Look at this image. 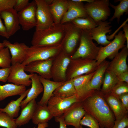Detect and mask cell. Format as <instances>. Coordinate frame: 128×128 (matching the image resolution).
I'll return each instance as SVG.
<instances>
[{
  "instance_id": "ee69618b",
  "label": "cell",
  "mask_w": 128,
  "mask_h": 128,
  "mask_svg": "<svg viewBox=\"0 0 128 128\" xmlns=\"http://www.w3.org/2000/svg\"><path fill=\"white\" fill-rule=\"evenodd\" d=\"M0 36L7 39L10 37L6 31L5 25L3 24L1 19L0 14Z\"/></svg>"
},
{
  "instance_id": "277c9868",
  "label": "cell",
  "mask_w": 128,
  "mask_h": 128,
  "mask_svg": "<svg viewBox=\"0 0 128 128\" xmlns=\"http://www.w3.org/2000/svg\"><path fill=\"white\" fill-rule=\"evenodd\" d=\"M62 47L61 43L52 46L32 45L28 48L26 58L22 64L26 66L34 61L55 58L62 51Z\"/></svg>"
},
{
  "instance_id": "ffe728a7",
  "label": "cell",
  "mask_w": 128,
  "mask_h": 128,
  "mask_svg": "<svg viewBox=\"0 0 128 128\" xmlns=\"http://www.w3.org/2000/svg\"><path fill=\"white\" fill-rule=\"evenodd\" d=\"M0 15L4 20L6 31L10 37L20 29L18 12L13 8L1 12Z\"/></svg>"
},
{
  "instance_id": "4316f807",
  "label": "cell",
  "mask_w": 128,
  "mask_h": 128,
  "mask_svg": "<svg viewBox=\"0 0 128 128\" xmlns=\"http://www.w3.org/2000/svg\"><path fill=\"white\" fill-rule=\"evenodd\" d=\"M53 117L47 105L37 104L32 120L33 124L38 125L47 123Z\"/></svg>"
},
{
  "instance_id": "e0dca14e",
  "label": "cell",
  "mask_w": 128,
  "mask_h": 128,
  "mask_svg": "<svg viewBox=\"0 0 128 128\" xmlns=\"http://www.w3.org/2000/svg\"><path fill=\"white\" fill-rule=\"evenodd\" d=\"M68 10L62 18L60 24L70 22L78 18H86L88 16L84 7L83 2L68 0Z\"/></svg>"
},
{
  "instance_id": "9a60e30c",
  "label": "cell",
  "mask_w": 128,
  "mask_h": 128,
  "mask_svg": "<svg viewBox=\"0 0 128 128\" xmlns=\"http://www.w3.org/2000/svg\"><path fill=\"white\" fill-rule=\"evenodd\" d=\"M54 58L32 62L25 66L24 71L31 73H37L43 78L50 79L52 78L51 69Z\"/></svg>"
},
{
  "instance_id": "7a4b0ae2",
  "label": "cell",
  "mask_w": 128,
  "mask_h": 128,
  "mask_svg": "<svg viewBox=\"0 0 128 128\" xmlns=\"http://www.w3.org/2000/svg\"><path fill=\"white\" fill-rule=\"evenodd\" d=\"M64 24L55 23L45 29L36 31L34 33L31 43L32 46H52L61 43L64 36Z\"/></svg>"
},
{
  "instance_id": "60d3db41",
  "label": "cell",
  "mask_w": 128,
  "mask_h": 128,
  "mask_svg": "<svg viewBox=\"0 0 128 128\" xmlns=\"http://www.w3.org/2000/svg\"><path fill=\"white\" fill-rule=\"evenodd\" d=\"M128 126V115L122 119L116 120L112 128H125Z\"/></svg>"
},
{
  "instance_id": "816d5d0a",
  "label": "cell",
  "mask_w": 128,
  "mask_h": 128,
  "mask_svg": "<svg viewBox=\"0 0 128 128\" xmlns=\"http://www.w3.org/2000/svg\"><path fill=\"white\" fill-rule=\"evenodd\" d=\"M80 128H82V125H80Z\"/></svg>"
},
{
  "instance_id": "ac0fdd59",
  "label": "cell",
  "mask_w": 128,
  "mask_h": 128,
  "mask_svg": "<svg viewBox=\"0 0 128 128\" xmlns=\"http://www.w3.org/2000/svg\"><path fill=\"white\" fill-rule=\"evenodd\" d=\"M111 22L107 21L98 23L97 27L89 30L92 39L98 44L105 46L110 43L111 41L107 39L106 34L111 32Z\"/></svg>"
},
{
  "instance_id": "7402d4cb",
  "label": "cell",
  "mask_w": 128,
  "mask_h": 128,
  "mask_svg": "<svg viewBox=\"0 0 128 128\" xmlns=\"http://www.w3.org/2000/svg\"><path fill=\"white\" fill-rule=\"evenodd\" d=\"M39 77L43 87V92L42 97L37 104L42 106L47 105L49 100L53 96L54 91L64 82H56L45 79L39 75Z\"/></svg>"
},
{
  "instance_id": "681fc988",
  "label": "cell",
  "mask_w": 128,
  "mask_h": 128,
  "mask_svg": "<svg viewBox=\"0 0 128 128\" xmlns=\"http://www.w3.org/2000/svg\"><path fill=\"white\" fill-rule=\"evenodd\" d=\"M73 1L79 2H86L87 3H90L92 2L93 0H73Z\"/></svg>"
},
{
  "instance_id": "ab89813d",
  "label": "cell",
  "mask_w": 128,
  "mask_h": 128,
  "mask_svg": "<svg viewBox=\"0 0 128 128\" xmlns=\"http://www.w3.org/2000/svg\"><path fill=\"white\" fill-rule=\"evenodd\" d=\"M29 0H16L13 8L18 12L26 7L29 3Z\"/></svg>"
},
{
  "instance_id": "f6af8a7d",
  "label": "cell",
  "mask_w": 128,
  "mask_h": 128,
  "mask_svg": "<svg viewBox=\"0 0 128 128\" xmlns=\"http://www.w3.org/2000/svg\"><path fill=\"white\" fill-rule=\"evenodd\" d=\"M116 76L119 82H124L128 83V71L123 72Z\"/></svg>"
},
{
  "instance_id": "7bdbcfd3",
  "label": "cell",
  "mask_w": 128,
  "mask_h": 128,
  "mask_svg": "<svg viewBox=\"0 0 128 128\" xmlns=\"http://www.w3.org/2000/svg\"><path fill=\"white\" fill-rule=\"evenodd\" d=\"M119 99L122 104L127 111L128 110V93L123 94L120 95Z\"/></svg>"
},
{
  "instance_id": "30bf717a",
  "label": "cell",
  "mask_w": 128,
  "mask_h": 128,
  "mask_svg": "<svg viewBox=\"0 0 128 128\" xmlns=\"http://www.w3.org/2000/svg\"><path fill=\"white\" fill-rule=\"evenodd\" d=\"M37 8L36 31L47 29L54 24L49 5L45 0H35Z\"/></svg>"
},
{
  "instance_id": "603a6c76",
  "label": "cell",
  "mask_w": 128,
  "mask_h": 128,
  "mask_svg": "<svg viewBox=\"0 0 128 128\" xmlns=\"http://www.w3.org/2000/svg\"><path fill=\"white\" fill-rule=\"evenodd\" d=\"M49 6L55 23H60L68 9V0H53Z\"/></svg>"
},
{
  "instance_id": "7dc6e473",
  "label": "cell",
  "mask_w": 128,
  "mask_h": 128,
  "mask_svg": "<svg viewBox=\"0 0 128 128\" xmlns=\"http://www.w3.org/2000/svg\"><path fill=\"white\" fill-rule=\"evenodd\" d=\"M55 121L59 122V128H67V125L64 122L63 116L55 117Z\"/></svg>"
},
{
  "instance_id": "11a10c76",
  "label": "cell",
  "mask_w": 128,
  "mask_h": 128,
  "mask_svg": "<svg viewBox=\"0 0 128 128\" xmlns=\"http://www.w3.org/2000/svg\"></svg>"
},
{
  "instance_id": "52a82bcc",
  "label": "cell",
  "mask_w": 128,
  "mask_h": 128,
  "mask_svg": "<svg viewBox=\"0 0 128 128\" xmlns=\"http://www.w3.org/2000/svg\"><path fill=\"white\" fill-rule=\"evenodd\" d=\"M114 37V39L107 45L100 47L96 60L97 66L107 58L113 59L120 49L126 46L125 44L126 39L123 31H120Z\"/></svg>"
},
{
  "instance_id": "74e56055",
  "label": "cell",
  "mask_w": 128,
  "mask_h": 128,
  "mask_svg": "<svg viewBox=\"0 0 128 128\" xmlns=\"http://www.w3.org/2000/svg\"><path fill=\"white\" fill-rule=\"evenodd\" d=\"M80 125L87 126L90 128H100L98 122L91 115L86 114L81 119Z\"/></svg>"
},
{
  "instance_id": "8fae6325",
  "label": "cell",
  "mask_w": 128,
  "mask_h": 128,
  "mask_svg": "<svg viewBox=\"0 0 128 128\" xmlns=\"http://www.w3.org/2000/svg\"><path fill=\"white\" fill-rule=\"evenodd\" d=\"M80 102L76 94L63 98L53 96L49 100L47 106L53 117L63 115L65 111L73 103Z\"/></svg>"
},
{
  "instance_id": "b9f144b4",
  "label": "cell",
  "mask_w": 128,
  "mask_h": 128,
  "mask_svg": "<svg viewBox=\"0 0 128 128\" xmlns=\"http://www.w3.org/2000/svg\"><path fill=\"white\" fill-rule=\"evenodd\" d=\"M10 71V68L0 69V81L6 82Z\"/></svg>"
},
{
  "instance_id": "d6986e66",
  "label": "cell",
  "mask_w": 128,
  "mask_h": 128,
  "mask_svg": "<svg viewBox=\"0 0 128 128\" xmlns=\"http://www.w3.org/2000/svg\"><path fill=\"white\" fill-rule=\"evenodd\" d=\"M9 49L11 54L12 65L17 63H22L24 60L29 46L24 43L15 42L12 43L9 41L4 40L2 42Z\"/></svg>"
},
{
  "instance_id": "f546056e",
  "label": "cell",
  "mask_w": 128,
  "mask_h": 128,
  "mask_svg": "<svg viewBox=\"0 0 128 128\" xmlns=\"http://www.w3.org/2000/svg\"><path fill=\"white\" fill-rule=\"evenodd\" d=\"M73 79L64 82L54 91V96L67 98L76 94Z\"/></svg>"
},
{
  "instance_id": "d590c367",
  "label": "cell",
  "mask_w": 128,
  "mask_h": 128,
  "mask_svg": "<svg viewBox=\"0 0 128 128\" xmlns=\"http://www.w3.org/2000/svg\"><path fill=\"white\" fill-rule=\"evenodd\" d=\"M11 57L9 48H4L0 51V67L2 68H10Z\"/></svg>"
},
{
  "instance_id": "836d02e7",
  "label": "cell",
  "mask_w": 128,
  "mask_h": 128,
  "mask_svg": "<svg viewBox=\"0 0 128 128\" xmlns=\"http://www.w3.org/2000/svg\"><path fill=\"white\" fill-rule=\"evenodd\" d=\"M95 72V71L91 73L78 76L73 79L76 95L78 94L90 82Z\"/></svg>"
},
{
  "instance_id": "8992f818",
  "label": "cell",
  "mask_w": 128,
  "mask_h": 128,
  "mask_svg": "<svg viewBox=\"0 0 128 128\" xmlns=\"http://www.w3.org/2000/svg\"><path fill=\"white\" fill-rule=\"evenodd\" d=\"M63 24L65 34L61 42L62 50L70 56L75 51V49L80 43L82 30L71 22Z\"/></svg>"
},
{
  "instance_id": "f35d334b",
  "label": "cell",
  "mask_w": 128,
  "mask_h": 128,
  "mask_svg": "<svg viewBox=\"0 0 128 128\" xmlns=\"http://www.w3.org/2000/svg\"><path fill=\"white\" fill-rule=\"evenodd\" d=\"M16 0H0V14L3 11L13 8Z\"/></svg>"
},
{
  "instance_id": "83f0119b",
  "label": "cell",
  "mask_w": 128,
  "mask_h": 128,
  "mask_svg": "<svg viewBox=\"0 0 128 128\" xmlns=\"http://www.w3.org/2000/svg\"><path fill=\"white\" fill-rule=\"evenodd\" d=\"M26 90V87L12 83L0 84V101L9 96L21 95Z\"/></svg>"
},
{
  "instance_id": "5b68a950",
  "label": "cell",
  "mask_w": 128,
  "mask_h": 128,
  "mask_svg": "<svg viewBox=\"0 0 128 128\" xmlns=\"http://www.w3.org/2000/svg\"><path fill=\"white\" fill-rule=\"evenodd\" d=\"M97 67L96 60L79 58L71 59L66 73L67 80L94 72Z\"/></svg>"
},
{
  "instance_id": "2e32d148",
  "label": "cell",
  "mask_w": 128,
  "mask_h": 128,
  "mask_svg": "<svg viewBox=\"0 0 128 128\" xmlns=\"http://www.w3.org/2000/svg\"><path fill=\"white\" fill-rule=\"evenodd\" d=\"M128 55V49L125 46L114 57L106 70L112 72L116 76L128 71L126 62Z\"/></svg>"
},
{
  "instance_id": "cb8c5ba5",
  "label": "cell",
  "mask_w": 128,
  "mask_h": 128,
  "mask_svg": "<svg viewBox=\"0 0 128 128\" xmlns=\"http://www.w3.org/2000/svg\"><path fill=\"white\" fill-rule=\"evenodd\" d=\"M30 79L32 81V87L26 96V97L22 101L20 107L22 109L30 101L36 99L39 95L43 91V86L37 73H34Z\"/></svg>"
},
{
  "instance_id": "4fadbf2b",
  "label": "cell",
  "mask_w": 128,
  "mask_h": 128,
  "mask_svg": "<svg viewBox=\"0 0 128 128\" xmlns=\"http://www.w3.org/2000/svg\"><path fill=\"white\" fill-rule=\"evenodd\" d=\"M25 66L19 63L12 65L7 81L17 85L26 87L31 85L30 78L34 73L27 74L24 70Z\"/></svg>"
},
{
  "instance_id": "db71d44e",
  "label": "cell",
  "mask_w": 128,
  "mask_h": 128,
  "mask_svg": "<svg viewBox=\"0 0 128 128\" xmlns=\"http://www.w3.org/2000/svg\"></svg>"
},
{
  "instance_id": "4dcf8cb0",
  "label": "cell",
  "mask_w": 128,
  "mask_h": 128,
  "mask_svg": "<svg viewBox=\"0 0 128 128\" xmlns=\"http://www.w3.org/2000/svg\"><path fill=\"white\" fill-rule=\"evenodd\" d=\"M119 82L116 76L112 72L106 70L105 73L101 91L104 94L110 92Z\"/></svg>"
},
{
  "instance_id": "e575fe53",
  "label": "cell",
  "mask_w": 128,
  "mask_h": 128,
  "mask_svg": "<svg viewBox=\"0 0 128 128\" xmlns=\"http://www.w3.org/2000/svg\"><path fill=\"white\" fill-rule=\"evenodd\" d=\"M0 126L6 128H17L15 119L7 114L0 111Z\"/></svg>"
},
{
  "instance_id": "7c38bea8",
  "label": "cell",
  "mask_w": 128,
  "mask_h": 128,
  "mask_svg": "<svg viewBox=\"0 0 128 128\" xmlns=\"http://www.w3.org/2000/svg\"><path fill=\"white\" fill-rule=\"evenodd\" d=\"M37 8L36 2L35 0H33L18 13L19 24L23 30L27 31L36 27Z\"/></svg>"
},
{
  "instance_id": "f907efd6",
  "label": "cell",
  "mask_w": 128,
  "mask_h": 128,
  "mask_svg": "<svg viewBox=\"0 0 128 128\" xmlns=\"http://www.w3.org/2000/svg\"><path fill=\"white\" fill-rule=\"evenodd\" d=\"M5 47L3 43L0 42V51L3 49Z\"/></svg>"
},
{
  "instance_id": "d6a6232c",
  "label": "cell",
  "mask_w": 128,
  "mask_h": 128,
  "mask_svg": "<svg viewBox=\"0 0 128 128\" xmlns=\"http://www.w3.org/2000/svg\"><path fill=\"white\" fill-rule=\"evenodd\" d=\"M71 22L81 30H89L97 26L94 20L89 16L86 18H76Z\"/></svg>"
},
{
  "instance_id": "f1b7e54d",
  "label": "cell",
  "mask_w": 128,
  "mask_h": 128,
  "mask_svg": "<svg viewBox=\"0 0 128 128\" xmlns=\"http://www.w3.org/2000/svg\"><path fill=\"white\" fill-rule=\"evenodd\" d=\"M30 89L29 88L26 90L16 100H11L5 108H0V111L7 113L12 118L14 119V118L17 117L21 108V103L26 96Z\"/></svg>"
},
{
  "instance_id": "ba28073f",
  "label": "cell",
  "mask_w": 128,
  "mask_h": 128,
  "mask_svg": "<svg viewBox=\"0 0 128 128\" xmlns=\"http://www.w3.org/2000/svg\"><path fill=\"white\" fill-rule=\"evenodd\" d=\"M109 0H93L90 3L84 5V7L88 16L97 23L105 21L111 14Z\"/></svg>"
},
{
  "instance_id": "9c48e42d",
  "label": "cell",
  "mask_w": 128,
  "mask_h": 128,
  "mask_svg": "<svg viewBox=\"0 0 128 128\" xmlns=\"http://www.w3.org/2000/svg\"><path fill=\"white\" fill-rule=\"evenodd\" d=\"M62 50L54 58L51 69L52 78L58 82L67 81L66 73L71 59Z\"/></svg>"
},
{
  "instance_id": "6da1fadb",
  "label": "cell",
  "mask_w": 128,
  "mask_h": 128,
  "mask_svg": "<svg viewBox=\"0 0 128 128\" xmlns=\"http://www.w3.org/2000/svg\"><path fill=\"white\" fill-rule=\"evenodd\" d=\"M80 102L86 114L98 122L100 128H112L115 119L100 90H93Z\"/></svg>"
},
{
  "instance_id": "f5cc1de1",
  "label": "cell",
  "mask_w": 128,
  "mask_h": 128,
  "mask_svg": "<svg viewBox=\"0 0 128 128\" xmlns=\"http://www.w3.org/2000/svg\"><path fill=\"white\" fill-rule=\"evenodd\" d=\"M125 128H128V126L127 127H126Z\"/></svg>"
},
{
  "instance_id": "1f68e13d",
  "label": "cell",
  "mask_w": 128,
  "mask_h": 128,
  "mask_svg": "<svg viewBox=\"0 0 128 128\" xmlns=\"http://www.w3.org/2000/svg\"><path fill=\"white\" fill-rule=\"evenodd\" d=\"M115 2L119 1L120 3L117 5H113L110 3V6L114 9V12L113 16L109 19V22H111L115 18L117 19V22L119 23L121 17L124 13L127 14L128 13V0H115Z\"/></svg>"
},
{
  "instance_id": "c3c4849f",
  "label": "cell",
  "mask_w": 128,
  "mask_h": 128,
  "mask_svg": "<svg viewBox=\"0 0 128 128\" xmlns=\"http://www.w3.org/2000/svg\"><path fill=\"white\" fill-rule=\"evenodd\" d=\"M48 124L47 123L40 124L38 125V127L37 128H46L48 127Z\"/></svg>"
},
{
  "instance_id": "3957f363",
  "label": "cell",
  "mask_w": 128,
  "mask_h": 128,
  "mask_svg": "<svg viewBox=\"0 0 128 128\" xmlns=\"http://www.w3.org/2000/svg\"><path fill=\"white\" fill-rule=\"evenodd\" d=\"M100 48L93 42L89 31L82 30L79 46L70 58L71 59L83 58L96 60Z\"/></svg>"
},
{
  "instance_id": "d4e9b609",
  "label": "cell",
  "mask_w": 128,
  "mask_h": 128,
  "mask_svg": "<svg viewBox=\"0 0 128 128\" xmlns=\"http://www.w3.org/2000/svg\"><path fill=\"white\" fill-rule=\"evenodd\" d=\"M104 96L116 120L121 119L128 115V111L123 107L119 99L110 93L104 94Z\"/></svg>"
},
{
  "instance_id": "bcb514c9",
  "label": "cell",
  "mask_w": 128,
  "mask_h": 128,
  "mask_svg": "<svg viewBox=\"0 0 128 128\" xmlns=\"http://www.w3.org/2000/svg\"><path fill=\"white\" fill-rule=\"evenodd\" d=\"M128 20V18H127L124 23L122 27L123 28V31L124 32V33L126 39V46L128 49V24L126 23Z\"/></svg>"
},
{
  "instance_id": "8d00e7d4",
  "label": "cell",
  "mask_w": 128,
  "mask_h": 128,
  "mask_svg": "<svg viewBox=\"0 0 128 128\" xmlns=\"http://www.w3.org/2000/svg\"><path fill=\"white\" fill-rule=\"evenodd\" d=\"M110 93L119 99V96L120 95L128 93V83L125 82H119Z\"/></svg>"
},
{
  "instance_id": "5bb4252c",
  "label": "cell",
  "mask_w": 128,
  "mask_h": 128,
  "mask_svg": "<svg viewBox=\"0 0 128 128\" xmlns=\"http://www.w3.org/2000/svg\"><path fill=\"white\" fill-rule=\"evenodd\" d=\"M86 113L80 102L73 104L65 111L63 115L67 125H71L74 128H80V122Z\"/></svg>"
},
{
  "instance_id": "44dd1931",
  "label": "cell",
  "mask_w": 128,
  "mask_h": 128,
  "mask_svg": "<svg viewBox=\"0 0 128 128\" xmlns=\"http://www.w3.org/2000/svg\"><path fill=\"white\" fill-rule=\"evenodd\" d=\"M110 63L105 60L97 66L94 74L86 87V92L87 93L93 90H100L105 73Z\"/></svg>"
},
{
  "instance_id": "484cf974",
  "label": "cell",
  "mask_w": 128,
  "mask_h": 128,
  "mask_svg": "<svg viewBox=\"0 0 128 128\" xmlns=\"http://www.w3.org/2000/svg\"><path fill=\"white\" fill-rule=\"evenodd\" d=\"M35 99L32 100L22 109L20 114L15 119L18 127H20L28 123L32 119L37 105Z\"/></svg>"
}]
</instances>
